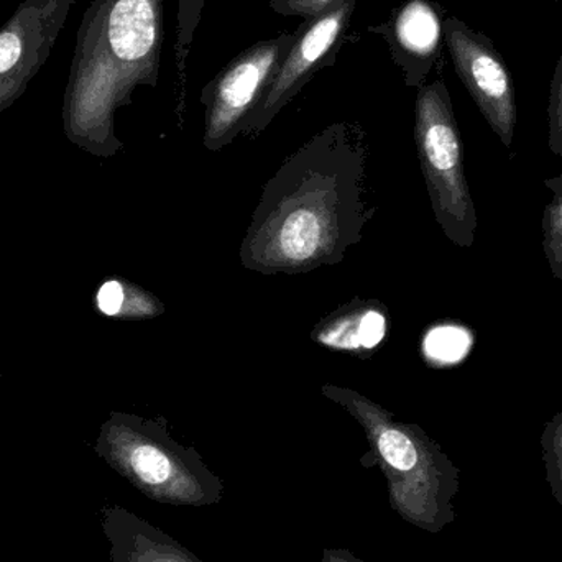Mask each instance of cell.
Masks as SVG:
<instances>
[{
    "label": "cell",
    "mask_w": 562,
    "mask_h": 562,
    "mask_svg": "<svg viewBox=\"0 0 562 562\" xmlns=\"http://www.w3.org/2000/svg\"><path fill=\"white\" fill-rule=\"evenodd\" d=\"M362 125L336 122L291 154L267 181L240 244L260 276H300L339 266L363 239L376 203L367 183Z\"/></svg>",
    "instance_id": "1"
},
{
    "label": "cell",
    "mask_w": 562,
    "mask_h": 562,
    "mask_svg": "<svg viewBox=\"0 0 562 562\" xmlns=\"http://www.w3.org/2000/svg\"><path fill=\"white\" fill-rule=\"evenodd\" d=\"M165 42L164 0H92L76 35L63 122L79 147L101 157L122 148L115 112L140 86L155 88Z\"/></svg>",
    "instance_id": "2"
},
{
    "label": "cell",
    "mask_w": 562,
    "mask_h": 562,
    "mask_svg": "<svg viewBox=\"0 0 562 562\" xmlns=\"http://www.w3.org/2000/svg\"><path fill=\"white\" fill-rule=\"evenodd\" d=\"M321 393L362 426L373 461L385 477L390 505L406 524L432 535L454 524L459 469L425 429L400 422L349 386L324 383Z\"/></svg>",
    "instance_id": "3"
},
{
    "label": "cell",
    "mask_w": 562,
    "mask_h": 562,
    "mask_svg": "<svg viewBox=\"0 0 562 562\" xmlns=\"http://www.w3.org/2000/svg\"><path fill=\"white\" fill-rule=\"evenodd\" d=\"M94 451L138 492L173 507H210L223 498V481L200 452L180 445L165 418L112 413Z\"/></svg>",
    "instance_id": "4"
},
{
    "label": "cell",
    "mask_w": 562,
    "mask_h": 562,
    "mask_svg": "<svg viewBox=\"0 0 562 562\" xmlns=\"http://www.w3.org/2000/svg\"><path fill=\"white\" fill-rule=\"evenodd\" d=\"M415 142L436 223L449 243L471 249L477 213L465 180L464 147L445 79L418 89Z\"/></svg>",
    "instance_id": "5"
},
{
    "label": "cell",
    "mask_w": 562,
    "mask_h": 562,
    "mask_svg": "<svg viewBox=\"0 0 562 562\" xmlns=\"http://www.w3.org/2000/svg\"><path fill=\"white\" fill-rule=\"evenodd\" d=\"M294 33L263 40L240 53L201 92L204 109L203 145L221 151L240 135L273 75L293 46Z\"/></svg>",
    "instance_id": "6"
},
{
    "label": "cell",
    "mask_w": 562,
    "mask_h": 562,
    "mask_svg": "<svg viewBox=\"0 0 562 562\" xmlns=\"http://www.w3.org/2000/svg\"><path fill=\"white\" fill-rule=\"evenodd\" d=\"M445 43L462 85L507 150H514L517 95L514 78L487 35L458 16H445Z\"/></svg>",
    "instance_id": "7"
},
{
    "label": "cell",
    "mask_w": 562,
    "mask_h": 562,
    "mask_svg": "<svg viewBox=\"0 0 562 562\" xmlns=\"http://www.w3.org/2000/svg\"><path fill=\"white\" fill-rule=\"evenodd\" d=\"M356 0H346L342 5L330 9L314 20L297 26L293 46L273 75L269 88L259 104L244 122L240 134L246 137L262 134L281 109L300 94L307 81L324 66H333L337 52L346 38Z\"/></svg>",
    "instance_id": "8"
},
{
    "label": "cell",
    "mask_w": 562,
    "mask_h": 562,
    "mask_svg": "<svg viewBox=\"0 0 562 562\" xmlns=\"http://www.w3.org/2000/svg\"><path fill=\"white\" fill-rule=\"evenodd\" d=\"M76 0H23L0 26V112L25 94L52 55Z\"/></svg>",
    "instance_id": "9"
},
{
    "label": "cell",
    "mask_w": 562,
    "mask_h": 562,
    "mask_svg": "<svg viewBox=\"0 0 562 562\" xmlns=\"http://www.w3.org/2000/svg\"><path fill=\"white\" fill-rule=\"evenodd\" d=\"M442 23L445 16L438 3L406 0L393 10L389 22L369 30L385 38L393 61L402 69L405 85L419 89L441 59L445 43Z\"/></svg>",
    "instance_id": "10"
},
{
    "label": "cell",
    "mask_w": 562,
    "mask_h": 562,
    "mask_svg": "<svg viewBox=\"0 0 562 562\" xmlns=\"http://www.w3.org/2000/svg\"><path fill=\"white\" fill-rule=\"evenodd\" d=\"M111 562H203L180 541L127 508H101Z\"/></svg>",
    "instance_id": "11"
},
{
    "label": "cell",
    "mask_w": 562,
    "mask_h": 562,
    "mask_svg": "<svg viewBox=\"0 0 562 562\" xmlns=\"http://www.w3.org/2000/svg\"><path fill=\"white\" fill-rule=\"evenodd\" d=\"M389 333V307L379 300L353 297L321 319L310 337L324 349L370 357L385 342Z\"/></svg>",
    "instance_id": "12"
},
{
    "label": "cell",
    "mask_w": 562,
    "mask_h": 562,
    "mask_svg": "<svg viewBox=\"0 0 562 562\" xmlns=\"http://www.w3.org/2000/svg\"><path fill=\"white\" fill-rule=\"evenodd\" d=\"M98 310L109 317L150 319L165 313V304L140 286L125 280L104 281L95 296Z\"/></svg>",
    "instance_id": "13"
},
{
    "label": "cell",
    "mask_w": 562,
    "mask_h": 562,
    "mask_svg": "<svg viewBox=\"0 0 562 562\" xmlns=\"http://www.w3.org/2000/svg\"><path fill=\"white\" fill-rule=\"evenodd\" d=\"M553 200L543 214V249L551 276L562 281V175L544 181Z\"/></svg>",
    "instance_id": "14"
},
{
    "label": "cell",
    "mask_w": 562,
    "mask_h": 562,
    "mask_svg": "<svg viewBox=\"0 0 562 562\" xmlns=\"http://www.w3.org/2000/svg\"><path fill=\"white\" fill-rule=\"evenodd\" d=\"M541 449H543L548 485L554 501L562 508V412L554 415L544 426Z\"/></svg>",
    "instance_id": "15"
},
{
    "label": "cell",
    "mask_w": 562,
    "mask_h": 562,
    "mask_svg": "<svg viewBox=\"0 0 562 562\" xmlns=\"http://www.w3.org/2000/svg\"><path fill=\"white\" fill-rule=\"evenodd\" d=\"M204 0H180L178 7V66L181 76L187 65V56L193 43L194 30L200 25L201 13H203Z\"/></svg>",
    "instance_id": "16"
},
{
    "label": "cell",
    "mask_w": 562,
    "mask_h": 562,
    "mask_svg": "<svg viewBox=\"0 0 562 562\" xmlns=\"http://www.w3.org/2000/svg\"><path fill=\"white\" fill-rule=\"evenodd\" d=\"M548 145L553 154L562 157V55L551 79L548 104Z\"/></svg>",
    "instance_id": "17"
},
{
    "label": "cell",
    "mask_w": 562,
    "mask_h": 562,
    "mask_svg": "<svg viewBox=\"0 0 562 562\" xmlns=\"http://www.w3.org/2000/svg\"><path fill=\"white\" fill-rule=\"evenodd\" d=\"M346 0H272L270 9L283 16H300L303 22L317 19Z\"/></svg>",
    "instance_id": "18"
},
{
    "label": "cell",
    "mask_w": 562,
    "mask_h": 562,
    "mask_svg": "<svg viewBox=\"0 0 562 562\" xmlns=\"http://www.w3.org/2000/svg\"><path fill=\"white\" fill-rule=\"evenodd\" d=\"M321 562H363L359 558L353 557L349 550H340V548H327L323 551Z\"/></svg>",
    "instance_id": "19"
},
{
    "label": "cell",
    "mask_w": 562,
    "mask_h": 562,
    "mask_svg": "<svg viewBox=\"0 0 562 562\" xmlns=\"http://www.w3.org/2000/svg\"><path fill=\"white\" fill-rule=\"evenodd\" d=\"M554 2H562V0H554Z\"/></svg>",
    "instance_id": "20"
}]
</instances>
